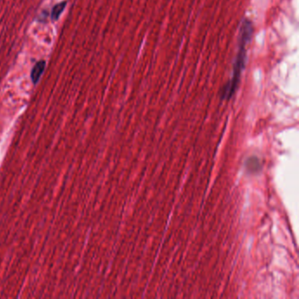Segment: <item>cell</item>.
<instances>
[{"label":"cell","instance_id":"obj_1","mask_svg":"<svg viewBox=\"0 0 299 299\" xmlns=\"http://www.w3.org/2000/svg\"><path fill=\"white\" fill-rule=\"evenodd\" d=\"M253 32H254V28H253L252 22L248 19H245L240 27L238 52H237L236 59L234 63L233 77L229 83L222 90L221 97L223 99H230L231 97L234 96L238 88L241 73L245 67L246 46L251 41Z\"/></svg>","mask_w":299,"mask_h":299},{"label":"cell","instance_id":"obj_2","mask_svg":"<svg viewBox=\"0 0 299 299\" xmlns=\"http://www.w3.org/2000/svg\"><path fill=\"white\" fill-rule=\"evenodd\" d=\"M45 67H46V62L45 61H40L33 68L31 72V78L34 84H37L38 82H39L42 73H43L44 69H45Z\"/></svg>","mask_w":299,"mask_h":299},{"label":"cell","instance_id":"obj_3","mask_svg":"<svg viewBox=\"0 0 299 299\" xmlns=\"http://www.w3.org/2000/svg\"><path fill=\"white\" fill-rule=\"evenodd\" d=\"M66 6H67V1H63V2H60V3L57 4L53 7L52 12H51V19L53 21L59 19L60 15L62 14V13L65 9Z\"/></svg>","mask_w":299,"mask_h":299}]
</instances>
